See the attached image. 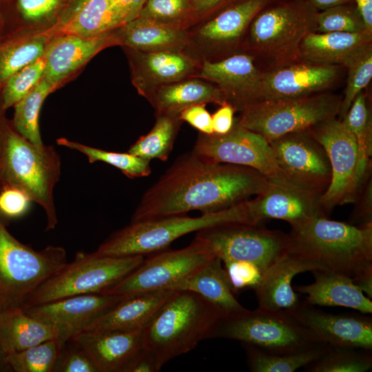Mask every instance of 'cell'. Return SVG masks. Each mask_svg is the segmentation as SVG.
<instances>
[{
	"label": "cell",
	"mask_w": 372,
	"mask_h": 372,
	"mask_svg": "<svg viewBox=\"0 0 372 372\" xmlns=\"http://www.w3.org/2000/svg\"><path fill=\"white\" fill-rule=\"evenodd\" d=\"M269 180L252 168L215 163L191 151L178 156L146 190L131 221L220 211L258 194Z\"/></svg>",
	"instance_id": "obj_1"
},
{
	"label": "cell",
	"mask_w": 372,
	"mask_h": 372,
	"mask_svg": "<svg viewBox=\"0 0 372 372\" xmlns=\"http://www.w3.org/2000/svg\"><path fill=\"white\" fill-rule=\"evenodd\" d=\"M291 228L289 251L353 281L372 275V223L355 225L320 216Z\"/></svg>",
	"instance_id": "obj_2"
},
{
	"label": "cell",
	"mask_w": 372,
	"mask_h": 372,
	"mask_svg": "<svg viewBox=\"0 0 372 372\" xmlns=\"http://www.w3.org/2000/svg\"><path fill=\"white\" fill-rule=\"evenodd\" d=\"M220 312L198 294L174 291L142 330L143 346L161 370L172 359L188 353L211 338Z\"/></svg>",
	"instance_id": "obj_3"
},
{
	"label": "cell",
	"mask_w": 372,
	"mask_h": 372,
	"mask_svg": "<svg viewBox=\"0 0 372 372\" xmlns=\"http://www.w3.org/2000/svg\"><path fill=\"white\" fill-rule=\"evenodd\" d=\"M61 175L60 156L52 145L35 144L4 122L0 136V190L15 187L44 210L45 231L58 223L54 189Z\"/></svg>",
	"instance_id": "obj_4"
},
{
	"label": "cell",
	"mask_w": 372,
	"mask_h": 372,
	"mask_svg": "<svg viewBox=\"0 0 372 372\" xmlns=\"http://www.w3.org/2000/svg\"><path fill=\"white\" fill-rule=\"evenodd\" d=\"M66 263L63 247L36 251L16 239L0 216V309H23L33 292Z\"/></svg>",
	"instance_id": "obj_5"
},
{
	"label": "cell",
	"mask_w": 372,
	"mask_h": 372,
	"mask_svg": "<svg viewBox=\"0 0 372 372\" xmlns=\"http://www.w3.org/2000/svg\"><path fill=\"white\" fill-rule=\"evenodd\" d=\"M305 0H278L251 21L240 51L283 60L298 56L304 37L314 32L318 13Z\"/></svg>",
	"instance_id": "obj_6"
},
{
	"label": "cell",
	"mask_w": 372,
	"mask_h": 372,
	"mask_svg": "<svg viewBox=\"0 0 372 372\" xmlns=\"http://www.w3.org/2000/svg\"><path fill=\"white\" fill-rule=\"evenodd\" d=\"M144 256H101L79 251L73 260L41 284L23 309L63 298L103 293L121 281L143 262Z\"/></svg>",
	"instance_id": "obj_7"
},
{
	"label": "cell",
	"mask_w": 372,
	"mask_h": 372,
	"mask_svg": "<svg viewBox=\"0 0 372 372\" xmlns=\"http://www.w3.org/2000/svg\"><path fill=\"white\" fill-rule=\"evenodd\" d=\"M212 338L238 340L274 354L296 353L324 343L287 311L258 307L221 318Z\"/></svg>",
	"instance_id": "obj_8"
},
{
	"label": "cell",
	"mask_w": 372,
	"mask_h": 372,
	"mask_svg": "<svg viewBox=\"0 0 372 372\" xmlns=\"http://www.w3.org/2000/svg\"><path fill=\"white\" fill-rule=\"evenodd\" d=\"M227 223H235L232 207L196 217L183 214L131 221L110 235L95 252L108 256L154 254L186 234Z\"/></svg>",
	"instance_id": "obj_9"
},
{
	"label": "cell",
	"mask_w": 372,
	"mask_h": 372,
	"mask_svg": "<svg viewBox=\"0 0 372 372\" xmlns=\"http://www.w3.org/2000/svg\"><path fill=\"white\" fill-rule=\"evenodd\" d=\"M342 98L330 93L263 101L240 111L236 122L269 143L287 134L307 130L338 116Z\"/></svg>",
	"instance_id": "obj_10"
},
{
	"label": "cell",
	"mask_w": 372,
	"mask_h": 372,
	"mask_svg": "<svg viewBox=\"0 0 372 372\" xmlns=\"http://www.w3.org/2000/svg\"><path fill=\"white\" fill-rule=\"evenodd\" d=\"M222 262L240 260L257 265L262 273L289 251V234L260 225L227 223L201 229L195 237Z\"/></svg>",
	"instance_id": "obj_11"
},
{
	"label": "cell",
	"mask_w": 372,
	"mask_h": 372,
	"mask_svg": "<svg viewBox=\"0 0 372 372\" xmlns=\"http://www.w3.org/2000/svg\"><path fill=\"white\" fill-rule=\"evenodd\" d=\"M278 0H238L188 30L187 51L200 61H216L240 51L255 16Z\"/></svg>",
	"instance_id": "obj_12"
},
{
	"label": "cell",
	"mask_w": 372,
	"mask_h": 372,
	"mask_svg": "<svg viewBox=\"0 0 372 372\" xmlns=\"http://www.w3.org/2000/svg\"><path fill=\"white\" fill-rule=\"evenodd\" d=\"M192 151L211 161L250 167L273 183L296 187L279 169L269 143L236 121L225 134L199 132Z\"/></svg>",
	"instance_id": "obj_13"
},
{
	"label": "cell",
	"mask_w": 372,
	"mask_h": 372,
	"mask_svg": "<svg viewBox=\"0 0 372 372\" xmlns=\"http://www.w3.org/2000/svg\"><path fill=\"white\" fill-rule=\"evenodd\" d=\"M269 144L279 169L292 185L319 196L327 191L331 180L329 160L309 130L285 134Z\"/></svg>",
	"instance_id": "obj_14"
},
{
	"label": "cell",
	"mask_w": 372,
	"mask_h": 372,
	"mask_svg": "<svg viewBox=\"0 0 372 372\" xmlns=\"http://www.w3.org/2000/svg\"><path fill=\"white\" fill-rule=\"evenodd\" d=\"M310 132L324 147L331 165V180L320 196L324 212L354 203L360 189L357 183L358 150L353 134L339 118L320 123Z\"/></svg>",
	"instance_id": "obj_15"
},
{
	"label": "cell",
	"mask_w": 372,
	"mask_h": 372,
	"mask_svg": "<svg viewBox=\"0 0 372 372\" xmlns=\"http://www.w3.org/2000/svg\"><path fill=\"white\" fill-rule=\"evenodd\" d=\"M213 256L196 239L180 249L154 253L121 281L103 293L130 295L168 289Z\"/></svg>",
	"instance_id": "obj_16"
},
{
	"label": "cell",
	"mask_w": 372,
	"mask_h": 372,
	"mask_svg": "<svg viewBox=\"0 0 372 372\" xmlns=\"http://www.w3.org/2000/svg\"><path fill=\"white\" fill-rule=\"evenodd\" d=\"M126 295L93 293L69 296L23 309L29 316L55 326L63 344L84 331L94 320Z\"/></svg>",
	"instance_id": "obj_17"
},
{
	"label": "cell",
	"mask_w": 372,
	"mask_h": 372,
	"mask_svg": "<svg viewBox=\"0 0 372 372\" xmlns=\"http://www.w3.org/2000/svg\"><path fill=\"white\" fill-rule=\"evenodd\" d=\"M286 311L322 342L333 347L372 350V318L369 316L327 313L305 300Z\"/></svg>",
	"instance_id": "obj_18"
},
{
	"label": "cell",
	"mask_w": 372,
	"mask_h": 372,
	"mask_svg": "<svg viewBox=\"0 0 372 372\" xmlns=\"http://www.w3.org/2000/svg\"><path fill=\"white\" fill-rule=\"evenodd\" d=\"M340 72V65L304 61L262 72L254 103L322 92L336 82Z\"/></svg>",
	"instance_id": "obj_19"
},
{
	"label": "cell",
	"mask_w": 372,
	"mask_h": 372,
	"mask_svg": "<svg viewBox=\"0 0 372 372\" xmlns=\"http://www.w3.org/2000/svg\"><path fill=\"white\" fill-rule=\"evenodd\" d=\"M125 50L132 84L144 98L160 86L196 76L201 66V61L186 50Z\"/></svg>",
	"instance_id": "obj_20"
},
{
	"label": "cell",
	"mask_w": 372,
	"mask_h": 372,
	"mask_svg": "<svg viewBox=\"0 0 372 372\" xmlns=\"http://www.w3.org/2000/svg\"><path fill=\"white\" fill-rule=\"evenodd\" d=\"M254 60L253 55L245 52L216 61L203 60L196 76L216 85L226 102L240 112L255 102L260 86L262 72Z\"/></svg>",
	"instance_id": "obj_21"
},
{
	"label": "cell",
	"mask_w": 372,
	"mask_h": 372,
	"mask_svg": "<svg viewBox=\"0 0 372 372\" xmlns=\"http://www.w3.org/2000/svg\"><path fill=\"white\" fill-rule=\"evenodd\" d=\"M142 330H84L71 340L90 357L99 372H127L143 351Z\"/></svg>",
	"instance_id": "obj_22"
},
{
	"label": "cell",
	"mask_w": 372,
	"mask_h": 372,
	"mask_svg": "<svg viewBox=\"0 0 372 372\" xmlns=\"http://www.w3.org/2000/svg\"><path fill=\"white\" fill-rule=\"evenodd\" d=\"M316 269H325L294 253H285L265 270L254 289L258 307L271 311L293 309L300 301L292 287L293 278L300 273Z\"/></svg>",
	"instance_id": "obj_23"
},
{
	"label": "cell",
	"mask_w": 372,
	"mask_h": 372,
	"mask_svg": "<svg viewBox=\"0 0 372 372\" xmlns=\"http://www.w3.org/2000/svg\"><path fill=\"white\" fill-rule=\"evenodd\" d=\"M115 44L112 32L94 37L67 34L45 47L43 78L56 85L105 47Z\"/></svg>",
	"instance_id": "obj_24"
},
{
	"label": "cell",
	"mask_w": 372,
	"mask_h": 372,
	"mask_svg": "<svg viewBox=\"0 0 372 372\" xmlns=\"http://www.w3.org/2000/svg\"><path fill=\"white\" fill-rule=\"evenodd\" d=\"M169 289L198 294L212 304L223 318L239 315L247 310L236 298L222 261L216 257L172 285Z\"/></svg>",
	"instance_id": "obj_25"
},
{
	"label": "cell",
	"mask_w": 372,
	"mask_h": 372,
	"mask_svg": "<svg viewBox=\"0 0 372 372\" xmlns=\"http://www.w3.org/2000/svg\"><path fill=\"white\" fill-rule=\"evenodd\" d=\"M314 282L296 285L293 289L305 295V301L313 306H339L363 314L372 313V301L350 277L327 269L311 271Z\"/></svg>",
	"instance_id": "obj_26"
},
{
	"label": "cell",
	"mask_w": 372,
	"mask_h": 372,
	"mask_svg": "<svg viewBox=\"0 0 372 372\" xmlns=\"http://www.w3.org/2000/svg\"><path fill=\"white\" fill-rule=\"evenodd\" d=\"M174 292L165 289L126 295L85 330L143 329Z\"/></svg>",
	"instance_id": "obj_27"
},
{
	"label": "cell",
	"mask_w": 372,
	"mask_h": 372,
	"mask_svg": "<svg viewBox=\"0 0 372 372\" xmlns=\"http://www.w3.org/2000/svg\"><path fill=\"white\" fill-rule=\"evenodd\" d=\"M64 17V32L83 37L109 33L130 21L114 0H70Z\"/></svg>",
	"instance_id": "obj_28"
},
{
	"label": "cell",
	"mask_w": 372,
	"mask_h": 372,
	"mask_svg": "<svg viewBox=\"0 0 372 372\" xmlns=\"http://www.w3.org/2000/svg\"><path fill=\"white\" fill-rule=\"evenodd\" d=\"M115 44L143 52L186 50L189 31L137 17L111 32Z\"/></svg>",
	"instance_id": "obj_29"
},
{
	"label": "cell",
	"mask_w": 372,
	"mask_h": 372,
	"mask_svg": "<svg viewBox=\"0 0 372 372\" xmlns=\"http://www.w3.org/2000/svg\"><path fill=\"white\" fill-rule=\"evenodd\" d=\"M372 33L311 32L302 40L298 56L303 61L346 66L362 50L372 44Z\"/></svg>",
	"instance_id": "obj_30"
},
{
	"label": "cell",
	"mask_w": 372,
	"mask_h": 372,
	"mask_svg": "<svg viewBox=\"0 0 372 372\" xmlns=\"http://www.w3.org/2000/svg\"><path fill=\"white\" fill-rule=\"evenodd\" d=\"M155 113L179 115L196 104L227 103L223 92L214 83L197 76L185 78L160 86L145 98Z\"/></svg>",
	"instance_id": "obj_31"
},
{
	"label": "cell",
	"mask_w": 372,
	"mask_h": 372,
	"mask_svg": "<svg viewBox=\"0 0 372 372\" xmlns=\"http://www.w3.org/2000/svg\"><path fill=\"white\" fill-rule=\"evenodd\" d=\"M59 335L55 326L29 316L22 308L0 309V346L6 356Z\"/></svg>",
	"instance_id": "obj_32"
},
{
	"label": "cell",
	"mask_w": 372,
	"mask_h": 372,
	"mask_svg": "<svg viewBox=\"0 0 372 372\" xmlns=\"http://www.w3.org/2000/svg\"><path fill=\"white\" fill-rule=\"evenodd\" d=\"M341 121L353 134L356 141L357 183L360 187L370 175L372 155V121L364 91L356 96Z\"/></svg>",
	"instance_id": "obj_33"
},
{
	"label": "cell",
	"mask_w": 372,
	"mask_h": 372,
	"mask_svg": "<svg viewBox=\"0 0 372 372\" xmlns=\"http://www.w3.org/2000/svg\"><path fill=\"white\" fill-rule=\"evenodd\" d=\"M156 121L150 131L141 136L127 152L151 161L167 160L183 121L179 115L155 113Z\"/></svg>",
	"instance_id": "obj_34"
},
{
	"label": "cell",
	"mask_w": 372,
	"mask_h": 372,
	"mask_svg": "<svg viewBox=\"0 0 372 372\" xmlns=\"http://www.w3.org/2000/svg\"><path fill=\"white\" fill-rule=\"evenodd\" d=\"M242 345L245 349L248 367L253 372H293L317 360L329 346L328 344L321 343L296 353L274 354L251 345Z\"/></svg>",
	"instance_id": "obj_35"
},
{
	"label": "cell",
	"mask_w": 372,
	"mask_h": 372,
	"mask_svg": "<svg viewBox=\"0 0 372 372\" xmlns=\"http://www.w3.org/2000/svg\"><path fill=\"white\" fill-rule=\"evenodd\" d=\"M54 87L42 78L32 90L14 105L13 127L23 137L35 144H43L39 116L45 99Z\"/></svg>",
	"instance_id": "obj_36"
},
{
	"label": "cell",
	"mask_w": 372,
	"mask_h": 372,
	"mask_svg": "<svg viewBox=\"0 0 372 372\" xmlns=\"http://www.w3.org/2000/svg\"><path fill=\"white\" fill-rule=\"evenodd\" d=\"M56 143L85 154L90 163L101 161L112 165L130 178L148 176L152 172L150 161L129 152L106 151L65 138H58Z\"/></svg>",
	"instance_id": "obj_37"
},
{
	"label": "cell",
	"mask_w": 372,
	"mask_h": 372,
	"mask_svg": "<svg viewBox=\"0 0 372 372\" xmlns=\"http://www.w3.org/2000/svg\"><path fill=\"white\" fill-rule=\"evenodd\" d=\"M304 368L309 372H366L372 368L371 351L329 344L320 357Z\"/></svg>",
	"instance_id": "obj_38"
},
{
	"label": "cell",
	"mask_w": 372,
	"mask_h": 372,
	"mask_svg": "<svg viewBox=\"0 0 372 372\" xmlns=\"http://www.w3.org/2000/svg\"><path fill=\"white\" fill-rule=\"evenodd\" d=\"M44 37L28 40L11 39L0 43V89L9 76L43 58Z\"/></svg>",
	"instance_id": "obj_39"
},
{
	"label": "cell",
	"mask_w": 372,
	"mask_h": 372,
	"mask_svg": "<svg viewBox=\"0 0 372 372\" xmlns=\"http://www.w3.org/2000/svg\"><path fill=\"white\" fill-rule=\"evenodd\" d=\"M65 344L54 339L6 356L10 371L14 372H53Z\"/></svg>",
	"instance_id": "obj_40"
},
{
	"label": "cell",
	"mask_w": 372,
	"mask_h": 372,
	"mask_svg": "<svg viewBox=\"0 0 372 372\" xmlns=\"http://www.w3.org/2000/svg\"><path fill=\"white\" fill-rule=\"evenodd\" d=\"M347 80L338 114L342 119L356 96L368 85L372 78V44L356 54L345 66Z\"/></svg>",
	"instance_id": "obj_41"
},
{
	"label": "cell",
	"mask_w": 372,
	"mask_h": 372,
	"mask_svg": "<svg viewBox=\"0 0 372 372\" xmlns=\"http://www.w3.org/2000/svg\"><path fill=\"white\" fill-rule=\"evenodd\" d=\"M138 17L187 30L191 26V0H147Z\"/></svg>",
	"instance_id": "obj_42"
},
{
	"label": "cell",
	"mask_w": 372,
	"mask_h": 372,
	"mask_svg": "<svg viewBox=\"0 0 372 372\" xmlns=\"http://www.w3.org/2000/svg\"><path fill=\"white\" fill-rule=\"evenodd\" d=\"M363 31L367 30L355 3L335 6L317 13L316 32L353 33Z\"/></svg>",
	"instance_id": "obj_43"
},
{
	"label": "cell",
	"mask_w": 372,
	"mask_h": 372,
	"mask_svg": "<svg viewBox=\"0 0 372 372\" xmlns=\"http://www.w3.org/2000/svg\"><path fill=\"white\" fill-rule=\"evenodd\" d=\"M45 62L43 58L17 71L5 81L1 91L3 109L14 106L43 78Z\"/></svg>",
	"instance_id": "obj_44"
},
{
	"label": "cell",
	"mask_w": 372,
	"mask_h": 372,
	"mask_svg": "<svg viewBox=\"0 0 372 372\" xmlns=\"http://www.w3.org/2000/svg\"><path fill=\"white\" fill-rule=\"evenodd\" d=\"M63 2V0H2V10L10 8L18 18L37 22L53 16Z\"/></svg>",
	"instance_id": "obj_45"
},
{
	"label": "cell",
	"mask_w": 372,
	"mask_h": 372,
	"mask_svg": "<svg viewBox=\"0 0 372 372\" xmlns=\"http://www.w3.org/2000/svg\"><path fill=\"white\" fill-rule=\"evenodd\" d=\"M234 294L247 289H255L260 284L262 272L249 262L229 260L223 262Z\"/></svg>",
	"instance_id": "obj_46"
},
{
	"label": "cell",
	"mask_w": 372,
	"mask_h": 372,
	"mask_svg": "<svg viewBox=\"0 0 372 372\" xmlns=\"http://www.w3.org/2000/svg\"><path fill=\"white\" fill-rule=\"evenodd\" d=\"M53 372H99L88 354L72 340L63 345Z\"/></svg>",
	"instance_id": "obj_47"
},
{
	"label": "cell",
	"mask_w": 372,
	"mask_h": 372,
	"mask_svg": "<svg viewBox=\"0 0 372 372\" xmlns=\"http://www.w3.org/2000/svg\"><path fill=\"white\" fill-rule=\"evenodd\" d=\"M32 202L23 191L5 187L0 190V216L3 219L19 218L28 211Z\"/></svg>",
	"instance_id": "obj_48"
},
{
	"label": "cell",
	"mask_w": 372,
	"mask_h": 372,
	"mask_svg": "<svg viewBox=\"0 0 372 372\" xmlns=\"http://www.w3.org/2000/svg\"><path fill=\"white\" fill-rule=\"evenodd\" d=\"M183 122H187L199 132L213 134L211 115L206 109V104L200 103L192 105L183 110L179 114Z\"/></svg>",
	"instance_id": "obj_49"
},
{
	"label": "cell",
	"mask_w": 372,
	"mask_h": 372,
	"mask_svg": "<svg viewBox=\"0 0 372 372\" xmlns=\"http://www.w3.org/2000/svg\"><path fill=\"white\" fill-rule=\"evenodd\" d=\"M238 0H191V26L205 21Z\"/></svg>",
	"instance_id": "obj_50"
},
{
	"label": "cell",
	"mask_w": 372,
	"mask_h": 372,
	"mask_svg": "<svg viewBox=\"0 0 372 372\" xmlns=\"http://www.w3.org/2000/svg\"><path fill=\"white\" fill-rule=\"evenodd\" d=\"M364 189L362 185L361 189L363 190L361 193L358 204L353 210L351 214V224L363 225L372 223V186L371 180L369 176L364 183ZM355 203V202H354Z\"/></svg>",
	"instance_id": "obj_51"
},
{
	"label": "cell",
	"mask_w": 372,
	"mask_h": 372,
	"mask_svg": "<svg viewBox=\"0 0 372 372\" xmlns=\"http://www.w3.org/2000/svg\"><path fill=\"white\" fill-rule=\"evenodd\" d=\"M220 106L211 114L212 129L214 134H225L231 130L234 124V114L236 111L228 103H224Z\"/></svg>",
	"instance_id": "obj_52"
},
{
	"label": "cell",
	"mask_w": 372,
	"mask_h": 372,
	"mask_svg": "<svg viewBox=\"0 0 372 372\" xmlns=\"http://www.w3.org/2000/svg\"><path fill=\"white\" fill-rule=\"evenodd\" d=\"M159 371L154 356L143 348L127 372H158Z\"/></svg>",
	"instance_id": "obj_53"
},
{
	"label": "cell",
	"mask_w": 372,
	"mask_h": 372,
	"mask_svg": "<svg viewBox=\"0 0 372 372\" xmlns=\"http://www.w3.org/2000/svg\"><path fill=\"white\" fill-rule=\"evenodd\" d=\"M355 4L364 21L366 30L372 32V0H355Z\"/></svg>",
	"instance_id": "obj_54"
},
{
	"label": "cell",
	"mask_w": 372,
	"mask_h": 372,
	"mask_svg": "<svg viewBox=\"0 0 372 372\" xmlns=\"http://www.w3.org/2000/svg\"><path fill=\"white\" fill-rule=\"evenodd\" d=\"M127 14L129 20L137 17L147 0H114Z\"/></svg>",
	"instance_id": "obj_55"
},
{
	"label": "cell",
	"mask_w": 372,
	"mask_h": 372,
	"mask_svg": "<svg viewBox=\"0 0 372 372\" xmlns=\"http://www.w3.org/2000/svg\"><path fill=\"white\" fill-rule=\"evenodd\" d=\"M316 10L322 11L335 6L355 3V0H305Z\"/></svg>",
	"instance_id": "obj_56"
},
{
	"label": "cell",
	"mask_w": 372,
	"mask_h": 372,
	"mask_svg": "<svg viewBox=\"0 0 372 372\" xmlns=\"http://www.w3.org/2000/svg\"><path fill=\"white\" fill-rule=\"evenodd\" d=\"M3 371H10V369L6 362V355L0 346V372Z\"/></svg>",
	"instance_id": "obj_57"
},
{
	"label": "cell",
	"mask_w": 372,
	"mask_h": 372,
	"mask_svg": "<svg viewBox=\"0 0 372 372\" xmlns=\"http://www.w3.org/2000/svg\"><path fill=\"white\" fill-rule=\"evenodd\" d=\"M4 110H5L3 107L2 101L1 98V94H0V136H1V131H2L3 125L4 123V121H3V118H2L3 111Z\"/></svg>",
	"instance_id": "obj_58"
},
{
	"label": "cell",
	"mask_w": 372,
	"mask_h": 372,
	"mask_svg": "<svg viewBox=\"0 0 372 372\" xmlns=\"http://www.w3.org/2000/svg\"><path fill=\"white\" fill-rule=\"evenodd\" d=\"M4 23H3V14H2V0H0V32L2 30V28H3Z\"/></svg>",
	"instance_id": "obj_59"
}]
</instances>
